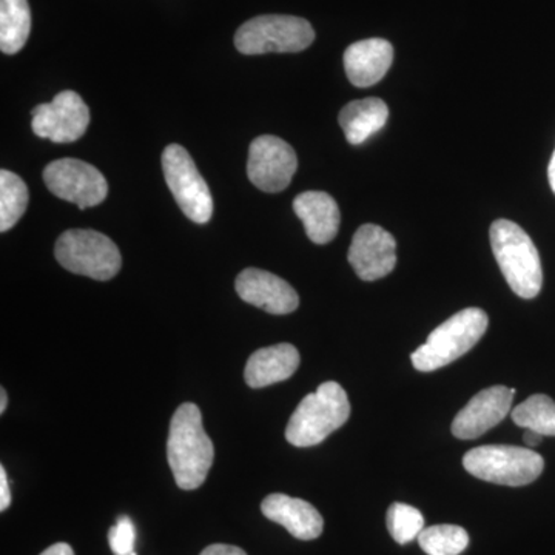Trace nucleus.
<instances>
[{
	"mask_svg": "<svg viewBox=\"0 0 555 555\" xmlns=\"http://www.w3.org/2000/svg\"><path fill=\"white\" fill-rule=\"evenodd\" d=\"M489 326L485 310L467 308L440 324L411 356L416 371L433 372L469 352Z\"/></svg>",
	"mask_w": 555,
	"mask_h": 555,
	"instance_id": "nucleus-4",
	"label": "nucleus"
},
{
	"mask_svg": "<svg viewBox=\"0 0 555 555\" xmlns=\"http://www.w3.org/2000/svg\"><path fill=\"white\" fill-rule=\"evenodd\" d=\"M418 545L427 555H460L469 545V535L462 526L436 525L423 529Z\"/></svg>",
	"mask_w": 555,
	"mask_h": 555,
	"instance_id": "nucleus-23",
	"label": "nucleus"
},
{
	"mask_svg": "<svg viewBox=\"0 0 555 555\" xmlns=\"http://www.w3.org/2000/svg\"><path fill=\"white\" fill-rule=\"evenodd\" d=\"M298 366L297 347L283 343V345L264 347L251 353L244 371V378L248 386L261 389L275 383L286 382L297 372Z\"/></svg>",
	"mask_w": 555,
	"mask_h": 555,
	"instance_id": "nucleus-18",
	"label": "nucleus"
},
{
	"mask_svg": "<svg viewBox=\"0 0 555 555\" xmlns=\"http://www.w3.org/2000/svg\"><path fill=\"white\" fill-rule=\"evenodd\" d=\"M199 555H247L243 550L238 546L232 545H221V543H217V545L207 546L206 550L203 551Z\"/></svg>",
	"mask_w": 555,
	"mask_h": 555,
	"instance_id": "nucleus-27",
	"label": "nucleus"
},
{
	"mask_svg": "<svg viewBox=\"0 0 555 555\" xmlns=\"http://www.w3.org/2000/svg\"><path fill=\"white\" fill-rule=\"evenodd\" d=\"M393 47L389 40L372 38L352 43L345 53L347 78L358 89L375 86L392 67Z\"/></svg>",
	"mask_w": 555,
	"mask_h": 555,
	"instance_id": "nucleus-15",
	"label": "nucleus"
},
{
	"mask_svg": "<svg viewBox=\"0 0 555 555\" xmlns=\"http://www.w3.org/2000/svg\"><path fill=\"white\" fill-rule=\"evenodd\" d=\"M167 456L175 481L184 491L198 489L214 465L215 448L203 426L199 408L181 404L170 422Z\"/></svg>",
	"mask_w": 555,
	"mask_h": 555,
	"instance_id": "nucleus-1",
	"label": "nucleus"
},
{
	"mask_svg": "<svg viewBox=\"0 0 555 555\" xmlns=\"http://www.w3.org/2000/svg\"><path fill=\"white\" fill-rule=\"evenodd\" d=\"M389 119V108L379 98L353 101L339 113V126L345 131L347 142L361 145L378 133Z\"/></svg>",
	"mask_w": 555,
	"mask_h": 555,
	"instance_id": "nucleus-19",
	"label": "nucleus"
},
{
	"mask_svg": "<svg viewBox=\"0 0 555 555\" xmlns=\"http://www.w3.org/2000/svg\"><path fill=\"white\" fill-rule=\"evenodd\" d=\"M470 476L503 486H526L542 476L545 460L529 448L491 444L470 449L463 456Z\"/></svg>",
	"mask_w": 555,
	"mask_h": 555,
	"instance_id": "nucleus-5",
	"label": "nucleus"
},
{
	"mask_svg": "<svg viewBox=\"0 0 555 555\" xmlns=\"http://www.w3.org/2000/svg\"><path fill=\"white\" fill-rule=\"evenodd\" d=\"M315 40V31L308 21L301 17L269 14L247 21L235 35V46L240 53H298L308 49Z\"/></svg>",
	"mask_w": 555,
	"mask_h": 555,
	"instance_id": "nucleus-6",
	"label": "nucleus"
},
{
	"mask_svg": "<svg viewBox=\"0 0 555 555\" xmlns=\"http://www.w3.org/2000/svg\"><path fill=\"white\" fill-rule=\"evenodd\" d=\"M524 441L526 447L535 448L542 444L543 436L542 434L535 433V430L526 429Z\"/></svg>",
	"mask_w": 555,
	"mask_h": 555,
	"instance_id": "nucleus-29",
	"label": "nucleus"
},
{
	"mask_svg": "<svg viewBox=\"0 0 555 555\" xmlns=\"http://www.w3.org/2000/svg\"><path fill=\"white\" fill-rule=\"evenodd\" d=\"M387 529L397 543L408 545L422 534L425 529V517L414 506L393 503L387 509Z\"/></svg>",
	"mask_w": 555,
	"mask_h": 555,
	"instance_id": "nucleus-24",
	"label": "nucleus"
},
{
	"mask_svg": "<svg viewBox=\"0 0 555 555\" xmlns=\"http://www.w3.org/2000/svg\"><path fill=\"white\" fill-rule=\"evenodd\" d=\"M270 521L284 526L288 534L299 540H315L321 535L324 520L317 507L286 494H270L261 505Z\"/></svg>",
	"mask_w": 555,
	"mask_h": 555,
	"instance_id": "nucleus-16",
	"label": "nucleus"
},
{
	"mask_svg": "<svg viewBox=\"0 0 555 555\" xmlns=\"http://www.w3.org/2000/svg\"><path fill=\"white\" fill-rule=\"evenodd\" d=\"M235 286L243 301L272 315H287L295 312L299 305L297 291L283 278L266 270H243L236 278Z\"/></svg>",
	"mask_w": 555,
	"mask_h": 555,
	"instance_id": "nucleus-14",
	"label": "nucleus"
},
{
	"mask_svg": "<svg viewBox=\"0 0 555 555\" xmlns=\"http://www.w3.org/2000/svg\"><path fill=\"white\" fill-rule=\"evenodd\" d=\"M31 31L28 0H0V49L16 54L24 49Z\"/></svg>",
	"mask_w": 555,
	"mask_h": 555,
	"instance_id": "nucleus-20",
	"label": "nucleus"
},
{
	"mask_svg": "<svg viewBox=\"0 0 555 555\" xmlns=\"http://www.w3.org/2000/svg\"><path fill=\"white\" fill-rule=\"evenodd\" d=\"M297 167V153L283 139L262 134L251 142L247 175L251 184L262 192H283L291 184Z\"/></svg>",
	"mask_w": 555,
	"mask_h": 555,
	"instance_id": "nucleus-10",
	"label": "nucleus"
},
{
	"mask_svg": "<svg viewBox=\"0 0 555 555\" xmlns=\"http://www.w3.org/2000/svg\"><path fill=\"white\" fill-rule=\"evenodd\" d=\"M489 236L496 264L511 291L520 298H535L542 291L543 270L531 236L509 219H496Z\"/></svg>",
	"mask_w": 555,
	"mask_h": 555,
	"instance_id": "nucleus-2",
	"label": "nucleus"
},
{
	"mask_svg": "<svg viewBox=\"0 0 555 555\" xmlns=\"http://www.w3.org/2000/svg\"><path fill=\"white\" fill-rule=\"evenodd\" d=\"M11 505V492L5 467L0 466V511L9 509Z\"/></svg>",
	"mask_w": 555,
	"mask_h": 555,
	"instance_id": "nucleus-26",
	"label": "nucleus"
},
{
	"mask_svg": "<svg viewBox=\"0 0 555 555\" xmlns=\"http://www.w3.org/2000/svg\"><path fill=\"white\" fill-rule=\"evenodd\" d=\"M516 389L506 386H492L470 398L452 422V434L460 440H474L489 429L500 425L513 411Z\"/></svg>",
	"mask_w": 555,
	"mask_h": 555,
	"instance_id": "nucleus-13",
	"label": "nucleus"
},
{
	"mask_svg": "<svg viewBox=\"0 0 555 555\" xmlns=\"http://www.w3.org/2000/svg\"><path fill=\"white\" fill-rule=\"evenodd\" d=\"M9 404V397H7L5 389L0 390V414H3Z\"/></svg>",
	"mask_w": 555,
	"mask_h": 555,
	"instance_id": "nucleus-31",
	"label": "nucleus"
},
{
	"mask_svg": "<svg viewBox=\"0 0 555 555\" xmlns=\"http://www.w3.org/2000/svg\"><path fill=\"white\" fill-rule=\"evenodd\" d=\"M163 169L167 185L185 217L196 224L210 221L214 198L188 150L178 144L166 147L163 153Z\"/></svg>",
	"mask_w": 555,
	"mask_h": 555,
	"instance_id": "nucleus-8",
	"label": "nucleus"
},
{
	"mask_svg": "<svg viewBox=\"0 0 555 555\" xmlns=\"http://www.w3.org/2000/svg\"><path fill=\"white\" fill-rule=\"evenodd\" d=\"M43 181L54 196L76 204L80 210L100 206L107 198V179L96 167L80 159L50 163L43 170Z\"/></svg>",
	"mask_w": 555,
	"mask_h": 555,
	"instance_id": "nucleus-9",
	"label": "nucleus"
},
{
	"mask_svg": "<svg viewBox=\"0 0 555 555\" xmlns=\"http://www.w3.org/2000/svg\"><path fill=\"white\" fill-rule=\"evenodd\" d=\"M350 416L346 390L338 383H323L295 409L286 429L292 447H317L339 429Z\"/></svg>",
	"mask_w": 555,
	"mask_h": 555,
	"instance_id": "nucleus-3",
	"label": "nucleus"
},
{
	"mask_svg": "<svg viewBox=\"0 0 555 555\" xmlns=\"http://www.w3.org/2000/svg\"><path fill=\"white\" fill-rule=\"evenodd\" d=\"M40 555H75L68 543H54Z\"/></svg>",
	"mask_w": 555,
	"mask_h": 555,
	"instance_id": "nucleus-28",
	"label": "nucleus"
},
{
	"mask_svg": "<svg viewBox=\"0 0 555 555\" xmlns=\"http://www.w3.org/2000/svg\"><path fill=\"white\" fill-rule=\"evenodd\" d=\"M347 258L360 280H382L396 269L397 241L379 225H361L353 235Z\"/></svg>",
	"mask_w": 555,
	"mask_h": 555,
	"instance_id": "nucleus-12",
	"label": "nucleus"
},
{
	"mask_svg": "<svg viewBox=\"0 0 555 555\" xmlns=\"http://www.w3.org/2000/svg\"><path fill=\"white\" fill-rule=\"evenodd\" d=\"M547 179H550L551 189L555 193V150L553 153V158H551L550 167H547Z\"/></svg>",
	"mask_w": 555,
	"mask_h": 555,
	"instance_id": "nucleus-30",
	"label": "nucleus"
},
{
	"mask_svg": "<svg viewBox=\"0 0 555 555\" xmlns=\"http://www.w3.org/2000/svg\"><path fill=\"white\" fill-rule=\"evenodd\" d=\"M33 131L56 144H69L86 134L90 109L75 91H62L50 104L33 109Z\"/></svg>",
	"mask_w": 555,
	"mask_h": 555,
	"instance_id": "nucleus-11",
	"label": "nucleus"
},
{
	"mask_svg": "<svg viewBox=\"0 0 555 555\" xmlns=\"http://www.w3.org/2000/svg\"><path fill=\"white\" fill-rule=\"evenodd\" d=\"M54 255L68 272L98 281L112 280L122 266L118 246L94 230H68L62 233Z\"/></svg>",
	"mask_w": 555,
	"mask_h": 555,
	"instance_id": "nucleus-7",
	"label": "nucleus"
},
{
	"mask_svg": "<svg viewBox=\"0 0 555 555\" xmlns=\"http://www.w3.org/2000/svg\"><path fill=\"white\" fill-rule=\"evenodd\" d=\"M28 189L24 179L9 170L0 171V232L17 224L28 207Z\"/></svg>",
	"mask_w": 555,
	"mask_h": 555,
	"instance_id": "nucleus-21",
	"label": "nucleus"
},
{
	"mask_svg": "<svg viewBox=\"0 0 555 555\" xmlns=\"http://www.w3.org/2000/svg\"><path fill=\"white\" fill-rule=\"evenodd\" d=\"M134 542H137V529H134L133 521L127 516L119 517L116 525L108 531V543L113 554L137 555Z\"/></svg>",
	"mask_w": 555,
	"mask_h": 555,
	"instance_id": "nucleus-25",
	"label": "nucleus"
},
{
	"mask_svg": "<svg viewBox=\"0 0 555 555\" xmlns=\"http://www.w3.org/2000/svg\"><path fill=\"white\" fill-rule=\"evenodd\" d=\"M294 211L312 243H331L337 236L341 214L337 201L324 192H305L294 201Z\"/></svg>",
	"mask_w": 555,
	"mask_h": 555,
	"instance_id": "nucleus-17",
	"label": "nucleus"
},
{
	"mask_svg": "<svg viewBox=\"0 0 555 555\" xmlns=\"http://www.w3.org/2000/svg\"><path fill=\"white\" fill-rule=\"evenodd\" d=\"M511 415L517 426L535 430L543 437H555V403L543 393L529 397L514 408Z\"/></svg>",
	"mask_w": 555,
	"mask_h": 555,
	"instance_id": "nucleus-22",
	"label": "nucleus"
}]
</instances>
